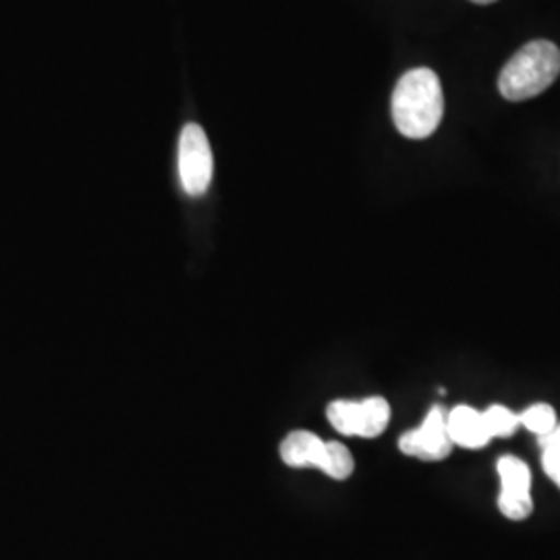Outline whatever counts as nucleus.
<instances>
[{"instance_id": "ddd939ff", "label": "nucleus", "mask_w": 560, "mask_h": 560, "mask_svg": "<svg viewBox=\"0 0 560 560\" xmlns=\"http://www.w3.org/2000/svg\"><path fill=\"white\" fill-rule=\"evenodd\" d=\"M538 444H540V448H557V451H560V423H557V428L550 434L538 439Z\"/></svg>"}, {"instance_id": "6e6552de", "label": "nucleus", "mask_w": 560, "mask_h": 560, "mask_svg": "<svg viewBox=\"0 0 560 560\" xmlns=\"http://www.w3.org/2000/svg\"><path fill=\"white\" fill-rule=\"evenodd\" d=\"M326 457V442L314 432L307 430H295L287 434V439L280 442V459L284 460L289 467H318L322 469V463Z\"/></svg>"}, {"instance_id": "20e7f679", "label": "nucleus", "mask_w": 560, "mask_h": 560, "mask_svg": "<svg viewBox=\"0 0 560 560\" xmlns=\"http://www.w3.org/2000/svg\"><path fill=\"white\" fill-rule=\"evenodd\" d=\"M214 156L206 131L196 122H187L179 138V179L187 196L200 198L212 183Z\"/></svg>"}, {"instance_id": "0eeeda50", "label": "nucleus", "mask_w": 560, "mask_h": 560, "mask_svg": "<svg viewBox=\"0 0 560 560\" xmlns=\"http://www.w3.org/2000/svg\"><path fill=\"white\" fill-rule=\"evenodd\" d=\"M446 432L453 444L471 451H478L492 441V436L486 430L481 411H476L469 405H459L446 413Z\"/></svg>"}, {"instance_id": "1a4fd4ad", "label": "nucleus", "mask_w": 560, "mask_h": 560, "mask_svg": "<svg viewBox=\"0 0 560 560\" xmlns=\"http://www.w3.org/2000/svg\"><path fill=\"white\" fill-rule=\"evenodd\" d=\"M481 418L486 423V430L492 439H509L520 430V413L511 411L504 405H492L486 411H481Z\"/></svg>"}, {"instance_id": "4468645a", "label": "nucleus", "mask_w": 560, "mask_h": 560, "mask_svg": "<svg viewBox=\"0 0 560 560\" xmlns=\"http://www.w3.org/2000/svg\"><path fill=\"white\" fill-rule=\"evenodd\" d=\"M471 2H476V4H490V2H497V0H471Z\"/></svg>"}, {"instance_id": "9d476101", "label": "nucleus", "mask_w": 560, "mask_h": 560, "mask_svg": "<svg viewBox=\"0 0 560 560\" xmlns=\"http://www.w3.org/2000/svg\"><path fill=\"white\" fill-rule=\"evenodd\" d=\"M355 469L353 455L349 448L340 442H326V457L322 463L320 471H324L332 480H347Z\"/></svg>"}, {"instance_id": "f03ea898", "label": "nucleus", "mask_w": 560, "mask_h": 560, "mask_svg": "<svg viewBox=\"0 0 560 560\" xmlns=\"http://www.w3.org/2000/svg\"><path fill=\"white\" fill-rule=\"evenodd\" d=\"M559 75V46L548 40L529 42L504 65L499 90L506 101H529L548 90Z\"/></svg>"}, {"instance_id": "f8f14e48", "label": "nucleus", "mask_w": 560, "mask_h": 560, "mask_svg": "<svg viewBox=\"0 0 560 560\" xmlns=\"http://www.w3.org/2000/svg\"><path fill=\"white\" fill-rule=\"evenodd\" d=\"M541 467H544L546 476L560 488V451L541 448Z\"/></svg>"}, {"instance_id": "7ed1b4c3", "label": "nucleus", "mask_w": 560, "mask_h": 560, "mask_svg": "<svg viewBox=\"0 0 560 560\" xmlns=\"http://www.w3.org/2000/svg\"><path fill=\"white\" fill-rule=\"evenodd\" d=\"M330 425L345 436L378 439L390 423V405L382 397L332 400L326 409Z\"/></svg>"}, {"instance_id": "39448f33", "label": "nucleus", "mask_w": 560, "mask_h": 560, "mask_svg": "<svg viewBox=\"0 0 560 560\" xmlns=\"http://www.w3.org/2000/svg\"><path fill=\"white\" fill-rule=\"evenodd\" d=\"M453 441L446 432V411L434 405L420 428L405 432L399 439L402 455L421 460H442L453 453Z\"/></svg>"}, {"instance_id": "423d86ee", "label": "nucleus", "mask_w": 560, "mask_h": 560, "mask_svg": "<svg viewBox=\"0 0 560 560\" xmlns=\"http://www.w3.org/2000/svg\"><path fill=\"white\" fill-rule=\"evenodd\" d=\"M499 476H501V494L499 509L506 520H527L534 511L532 501V471L517 457H501L499 459Z\"/></svg>"}, {"instance_id": "9b49d317", "label": "nucleus", "mask_w": 560, "mask_h": 560, "mask_svg": "<svg viewBox=\"0 0 560 560\" xmlns=\"http://www.w3.org/2000/svg\"><path fill=\"white\" fill-rule=\"evenodd\" d=\"M520 421L523 428H527L529 432H534L538 439L550 434L557 428V411L546 405V402H536L532 407H527L523 413H520Z\"/></svg>"}, {"instance_id": "f257e3e1", "label": "nucleus", "mask_w": 560, "mask_h": 560, "mask_svg": "<svg viewBox=\"0 0 560 560\" xmlns=\"http://www.w3.org/2000/svg\"><path fill=\"white\" fill-rule=\"evenodd\" d=\"M444 115V96L439 75L418 67L400 78L393 92V120L400 136L409 140L430 138Z\"/></svg>"}]
</instances>
